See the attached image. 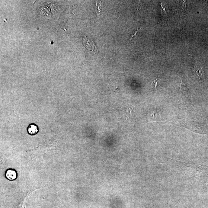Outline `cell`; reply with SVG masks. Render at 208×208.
Instances as JSON below:
<instances>
[{"label":"cell","instance_id":"6da1fadb","mask_svg":"<svg viewBox=\"0 0 208 208\" xmlns=\"http://www.w3.org/2000/svg\"><path fill=\"white\" fill-rule=\"evenodd\" d=\"M83 43L84 46L88 50L93 51L96 54L98 53V50L96 47L94 41L90 37H86L85 36L83 39Z\"/></svg>","mask_w":208,"mask_h":208},{"label":"cell","instance_id":"7a4b0ae2","mask_svg":"<svg viewBox=\"0 0 208 208\" xmlns=\"http://www.w3.org/2000/svg\"><path fill=\"white\" fill-rule=\"evenodd\" d=\"M28 133L30 135H34L38 133L39 129L38 126L34 123L29 124L27 128Z\"/></svg>","mask_w":208,"mask_h":208},{"label":"cell","instance_id":"3957f363","mask_svg":"<svg viewBox=\"0 0 208 208\" xmlns=\"http://www.w3.org/2000/svg\"><path fill=\"white\" fill-rule=\"evenodd\" d=\"M5 177L9 181H14L16 179L17 174L14 170L9 169L6 170L5 174Z\"/></svg>","mask_w":208,"mask_h":208},{"label":"cell","instance_id":"277c9868","mask_svg":"<svg viewBox=\"0 0 208 208\" xmlns=\"http://www.w3.org/2000/svg\"><path fill=\"white\" fill-rule=\"evenodd\" d=\"M195 73L199 78V79H203L204 77V73L202 68L195 66L194 68Z\"/></svg>","mask_w":208,"mask_h":208}]
</instances>
